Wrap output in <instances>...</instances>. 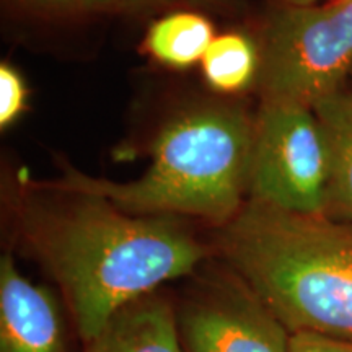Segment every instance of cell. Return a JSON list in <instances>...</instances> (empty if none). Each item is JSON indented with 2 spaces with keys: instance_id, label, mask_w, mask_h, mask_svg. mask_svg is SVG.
<instances>
[{
  "instance_id": "cell-1",
  "label": "cell",
  "mask_w": 352,
  "mask_h": 352,
  "mask_svg": "<svg viewBox=\"0 0 352 352\" xmlns=\"http://www.w3.org/2000/svg\"><path fill=\"white\" fill-rule=\"evenodd\" d=\"M13 230L63 292L83 344L120 308L192 274L209 248L173 215H134L88 192L32 182L12 206Z\"/></svg>"
},
{
  "instance_id": "cell-2",
  "label": "cell",
  "mask_w": 352,
  "mask_h": 352,
  "mask_svg": "<svg viewBox=\"0 0 352 352\" xmlns=\"http://www.w3.org/2000/svg\"><path fill=\"white\" fill-rule=\"evenodd\" d=\"M214 248L290 334L352 338V223L248 199Z\"/></svg>"
},
{
  "instance_id": "cell-3",
  "label": "cell",
  "mask_w": 352,
  "mask_h": 352,
  "mask_svg": "<svg viewBox=\"0 0 352 352\" xmlns=\"http://www.w3.org/2000/svg\"><path fill=\"white\" fill-rule=\"evenodd\" d=\"M254 120L239 104L208 101L166 122L152 145V164L135 182L116 183L70 165L44 188L96 195L134 215H186L226 226L248 195Z\"/></svg>"
},
{
  "instance_id": "cell-4",
  "label": "cell",
  "mask_w": 352,
  "mask_h": 352,
  "mask_svg": "<svg viewBox=\"0 0 352 352\" xmlns=\"http://www.w3.org/2000/svg\"><path fill=\"white\" fill-rule=\"evenodd\" d=\"M256 91L261 103L314 109L341 91L352 70V0L272 7L259 21Z\"/></svg>"
},
{
  "instance_id": "cell-5",
  "label": "cell",
  "mask_w": 352,
  "mask_h": 352,
  "mask_svg": "<svg viewBox=\"0 0 352 352\" xmlns=\"http://www.w3.org/2000/svg\"><path fill=\"white\" fill-rule=\"evenodd\" d=\"M328 152L314 109L261 103L254 118L250 201L287 212L324 215Z\"/></svg>"
},
{
  "instance_id": "cell-6",
  "label": "cell",
  "mask_w": 352,
  "mask_h": 352,
  "mask_svg": "<svg viewBox=\"0 0 352 352\" xmlns=\"http://www.w3.org/2000/svg\"><path fill=\"white\" fill-rule=\"evenodd\" d=\"M184 352H289L290 333L226 264L206 271L176 310Z\"/></svg>"
},
{
  "instance_id": "cell-7",
  "label": "cell",
  "mask_w": 352,
  "mask_h": 352,
  "mask_svg": "<svg viewBox=\"0 0 352 352\" xmlns=\"http://www.w3.org/2000/svg\"><path fill=\"white\" fill-rule=\"evenodd\" d=\"M0 352H69L56 298L30 283L13 261H0Z\"/></svg>"
},
{
  "instance_id": "cell-8",
  "label": "cell",
  "mask_w": 352,
  "mask_h": 352,
  "mask_svg": "<svg viewBox=\"0 0 352 352\" xmlns=\"http://www.w3.org/2000/svg\"><path fill=\"white\" fill-rule=\"evenodd\" d=\"M83 346V352H184L176 308L157 290L120 308Z\"/></svg>"
},
{
  "instance_id": "cell-9",
  "label": "cell",
  "mask_w": 352,
  "mask_h": 352,
  "mask_svg": "<svg viewBox=\"0 0 352 352\" xmlns=\"http://www.w3.org/2000/svg\"><path fill=\"white\" fill-rule=\"evenodd\" d=\"M328 152L324 215L352 223V94L341 90L314 108Z\"/></svg>"
},
{
  "instance_id": "cell-10",
  "label": "cell",
  "mask_w": 352,
  "mask_h": 352,
  "mask_svg": "<svg viewBox=\"0 0 352 352\" xmlns=\"http://www.w3.org/2000/svg\"><path fill=\"white\" fill-rule=\"evenodd\" d=\"M214 38V26L208 16L196 12H173L148 28L144 50L168 67L186 69L202 60Z\"/></svg>"
},
{
  "instance_id": "cell-11",
  "label": "cell",
  "mask_w": 352,
  "mask_h": 352,
  "mask_svg": "<svg viewBox=\"0 0 352 352\" xmlns=\"http://www.w3.org/2000/svg\"><path fill=\"white\" fill-rule=\"evenodd\" d=\"M208 85L217 94L236 95L256 87L259 51L253 36L226 33L215 36L201 60Z\"/></svg>"
},
{
  "instance_id": "cell-12",
  "label": "cell",
  "mask_w": 352,
  "mask_h": 352,
  "mask_svg": "<svg viewBox=\"0 0 352 352\" xmlns=\"http://www.w3.org/2000/svg\"><path fill=\"white\" fill-rule=\"evenodd\" d=\"M26 107V85L10 64L0 65V127L12 126Z\"/></svg>"
},
{
  "instance_id": "cell-13",
  "label": "cell",
  "mask_w": 352,
  "mask_h": 352,
  "mask_svg": "<svg viewBox=\"0 0 352 352\" xmlns=\"http://www.w3.org/2000/svg\"><path fill=\"white\" fill-rule=\"evenodd\" d=\"M289 352H352V338L311 333L290 334Z\"/></svg>"
},
{
  "instance_id": "cell-14",
  "label": "cell",
  "mask_w": 352,
  "mask_h": 352,
  "mask_svg": "<svg viewBox=\"0 0 352 352\" xmlns=\"http://www.w3.org/2000/svg\"><path fill=\"white\" fill-rule=\"evenodd\" d=\"M126 8L132 10H158V8L166 7H209L219 8V10H230L233 0H124Z\"/></svg>"
},
{
  "instance_id": "cell-15",
  "label": "cell",
  "mask_w": 352,
  "mask_h": 352,
  "mask_svg": "<svg viewBox=\"0 0 352 352\" xmlns=\"http://www.w3.org/2000/svg\"><path fill=\"white\" fill-rule=\"evenodd\" d=\"M44 2L64 3V6H82V7H96V8H124V0H44Z\"/></svg>"
},
{
  "instance_id": "cell-16",
  "label": "cell",
  "mask_w": 352,
  "mask_h": 352,
  "mask_svg": "<svg viewBox=\"0 0 352 352\" xmlns=\"http://www.w3.org/2000/svg\"><path fill=\"white\" fill-rule=\"evenodd\" d=\"M272 3H283V6H314L318 0H271Z\"/></svg>"
}]
</instances>
